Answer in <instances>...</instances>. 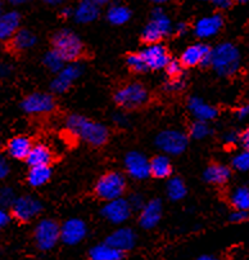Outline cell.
I'll return each mask as SVG.
<instances>
[{
  "mask_svg": "<svg viewBox=\"0 0 249 260\" xmlns=\"http://www.w3.org/2000/svg\"><path fill=\"white\" fill-rule=\"evenodd\" d=\"M66 127L69 133L80 137L84 142L93 147L103 146L109 138V130L104 124L89 120L82 115H69L66 119Z\"/></svg>",
  "mask_w": 249,
  "mask_h": 260,
  "instance_id": "6da1fadb",
  "label": "cell"
},
{
  "mask_svg": "<svg viewBox=\"0 0 249 260\" xmlns=\"http://www.w3.org/2000/svg\"><path fill=\"white\" fill-rule=\"evenodd\" d=\"M241 54L239 48L233 43H221L211 49V66L217 75L233 76L240 69Z\"/></svg>",
  "mask_w": 249,
  "mask_h": 260,
  "instance_id": "7a4b0ae2",
  "label": "cell"
},
{
  "mask_svg": "<svg viewBox=\"0 0 249 260\" xmlns=\"http://www.w3.org/2000/svg\"><path fill=\"white\" fill-rule=\"evenodd\" d=\"M53 50L61 55L64 62H76L84 53V44L72 30L63 28L53 35Z\"/></svg>",
  "mask_w": 249,
  "mask_h": 260,
  "instance_id": "3957f363",
  "label": "cell"
},
{
  "mask_svg": "<svg viewBox=\"0 0 249 260\" xmlns=\"http://www.w3.org/2000/svg\"><path fill=\"white\" fill-rule=\"evenodd\" d=\"M114 102L124 110H136L145 106L149 101L147 88L140 83H129L114 93Z\"/></svg>",
  "mask_w": 249,
  "mask_h": 260,
  "instance_id": "277c9868",
  "label": "cell"
},
{
  "mask_svg": "<svg viewBox=\"0 0 249 260\" xmlns=\"http://www.w3.org/2000/svg\"><path fill=\"white\" fill-rule=\"evenodd\" d=\"M126 191V179L119 172L103 174L95 184V194L105 202L121 199Z\"/></svg>",
  "mask_w": 249,
  "mask_h": 260,
  "instance_id": "5b68a950",
  "label": "cell"
},
{
  "mask_svg": "<svg viewBox=\"0 0 249 260\" xmlns=\"http://www.w3.org/2000/svg\"><path fill=\"white\" fill-rule=\"evenodd\" d=\"M155 146L166 155L179 156L188 148L189 138L184 132L176 129H166L155 137Z\"/></svg>",
  "mask_w": 249,
  "mask_h": 260,
  "instance_id": "8992f818",
  "label": "cell"
},
{
  "mask_svg": "<svg viewBox=\"0 0 249 260\" xmlns=\"http://www.w3.org/2000/svg\"><path fill=\"white\" fill-rule=\"evenodd\" d=\"M33 238L37 249L49 251L61 241V225L53 219H43L35 227Z\"/></svg>",
  "mask_w": 249,
  "mask_h": 260,
  "instance_id": "52a82bcc",
  "label": "cell"
},
{
  "mask_svg": "<svg viewBox=\"0 0 249 260\" xmlns=\"http://www.w3.org/2000/svg\"><path fill=\"white\" fill-rule=\"evenodd\" d=\"M21 108L23 110V112L28 115L50 114L56 108V100L52 94L43 93V91H35L23 98V101L21 102Z\"/></svg>",
  "mask_w": 249,
  "mask_h": 260,
  "instance_id": "ba28073f",
  "label": "cell"
},
{
  "mask_svg": "<svg viewBox=\"0 0 249 260\" xmlns=\"http://www.w3.org/2000/svg\"><path fill=\"white\" fill-rule=\"evenodd\" d=\"M11 209L12 215H13L17 220L27 223V221L35 219L40 213H42L43 204L40 200L35 199L33 196L25 194V196L17 197Z\"/></svg>",
  "mask_w": 249,
  "mask_h": 260,
  "instance_id": "9c48e42d",
  "label": "cell"
},
{
  "mask_svg": "<svg viewBox=\"0 0 249 260\" xmlns=\"http://www.w3.org/2000/svg\"><path fill=\"white\" fill-rule=\"evenodd\" d=\"M84 74V66L78 62H71L68 64H64L63 69L58 72V75L53 79L50 84V89L56 94L66 93L71 85L80 78Z\"/></svg>",
  "mask_w": 249,
  "mask_h": 260,
  "instance_id": "30bf717a",
  "label": "cell"
},
{
  "mask_svg": "<svg viewBox=\"0 0 249 260\" xmlns=\"http://www.w3.org/2000/svg\"><path fill=\"white\" fill-rule=\"evenodd\" d=\"M140 57L144 61L145 66L148 70L158 71V70H163L166 64L169 63L171 57L169 54V50L161 43H155V44H148L144 49L138 52Z\"/></svg>",
  "mask_w": 249,
  "mask_h": 260,
  "instance_id": "8fae6325",
  "label": "cell"
},
{
  "mask_svg": "<svg viewBox=\"0 0 249 260\" xmlns=\"http://www.w3.org/2000/svg\"><path fill=\"white\" fill-rule=\"evenodd\" d=\"M183 67H195L211 66V47L204 43L189 45L181 53L180 61Z\"/></svg>",
  "mask_w": 249,
  "mask_h": 260,
  "instance_id": "7c38bea8",
  "label": "cell"
},
{
  "mask_svg": "<svg viewBox=\"0 0 249 260\" xmlns=\"http://www.w3.org/2000/svg\"><path fill=\"white\" fill-rule=\"evenodd\" d=\"M88 235V225L80 218H71L61 225V241L68 246L82 242Z\"/></svg>",
  "mask_w": 249,
  "mask_h": 260,
  "instance_id": "4fadbf2b",
  "label": "cell"
},
{
  "mask_svg": "<svg viewBox=\"0 0 249 260\" xmlns=\"http://www.w3.org/2000/svg\"><path fill=\"white\" fill-rule=\"evenodd\" d=\"M133 214L128 200L121 197V199L112 200V201L105 202L102 208V215L112 224H122L128 220Z\"/></svg>",
  "mask_w": 249,
  "mask_h": 260,
  "instance_id": "5bb4252c",
  "label": "cell"
},
{
  "mask_svg": "<svg viewBox=\"0 0 249 260\" xmlns=\"http://www.w3.org/2000/svg\"><path fill=\"white\" fill-rule=\"evenodd\" d=\"M124 169L131 178L138 180L147 179L150 175L149 160L144 153L131 151L124 157Z\"/></svg>",
  "mask_w": 249,
  "mask_h": 260,
  "instance_id": "9a60e30c",
  "label": "cell"
},
{
  "mask_svg": "<svg viewBox=\"0 0 249 260\" xmlns=\"http://www.w3.org/2000/svg\"><path fill=\"white\" fill-rule=\"evenodd\" d=\"M163 215V204L159 199L145 202L139 216V224L144 230H152L161 221Z\"/></svg>",
  "mask_w": 249,
  "mask_h": 260,
  "instance_id": "2e32d148",
  "label": "cell"
},
{
  "mask_svg": "<svg viewBox=\"0 0 249 260\" xmlns=\"http://www.w3.org/2000/svg\"><path fill=\"white\" fill-rule=\"evenodd\" d=\"M136 240H138V237H136V233L134 232V230L129 227H121L107 237L105 244H108L109 246L123 254V252L130 251L135 247Z\"/></svg>",
  "mask_w": 249,
  "mask_h": 260,
  "instance_id": "e0dca14e",
  "label": "cell"
},
{
  "mask_svg": "<svg viewBox=\"0 0 249 260\" xmlns=\"http://www.w3.org/2000/svg\"><path fill=\"white\" fill-rule=\"evenodd\" d=\"M224 27V17L219 13L202 17L194 26V32L199 39H211Z\"/></svg>",
  "mask_w": 249,
  "mask_h": 260,
  "instance_id": "ac0fdd59",
  "label": "cell"
},
{
  "mask_svg": "<svg viewBox=\"0 0 249 260\" xmlns=\"http://www.w3.org/2000/svg\"><path fill=\"white\" fill-rule=\"evenodd\" d=\"M188 110L197 119V121L208 122L216 119L219 115V111L215 106L210 105L203 98L197 97V95H193L188 100Z\"/></svg>",
  "mask_w": 249,
  "mask_h": 260,
  "instance_id": "d6986e66",
  "label": "cell"
},
{
  "mask_svg": "<svg viewBox=\"0 0 249 260\" xmlns=\"http://www.w3.org/2000/svg\"><path fill=\"white\" fill-rule=\"evenodd\" d=\"M21 16L17 11L3 12L0 16V42H8L20 30Z\"/></svg>",
  "mask_w": 249,
  "mask_h": 260,
  "instance_id": "ffe728a7",
  "label": "cell"
},
{
  "mask_svg": "<svg viewBox=\"0 0 249 260\" xmlns=\"http://www.w3.org/2000/svg\"><path fill=\"white\" fill-rule=\"evenodd\" d=\"M100 14V7L95 0H84L73 9V18L78 23H90Z\"/></svg>",
  "mask_w": 249,
  "mask_h": 260,
  "instance_id": "44dd1931",
  "label": "cell"
},
{
  "mask_svg": "<svg viewBox=\"0 0 249 260\" xmlns=\"http://www.w3.org/2000/svg\"><path fill=\"white\" fill-rule=\"evenodd\" d=\"M231 177V170L224 164H211L203 173V179L210 184L221 185L225 184Z\"/></svg>",
  "mask_w": 249,
  "mask_h": 260,
  "instance_id": "7402d4cb",
  "label": "cell"
},
{
  "mask_svg": "<svg viewBox=\"0 0 249 260\" xmlns=\"http://www.w3.org/2000/svg\"><path fill=\"white\" fill-rule=\"evenodd\" d=\"M31 147H32V142H31L28 137L17 136L13 137L8 142V144H7V152H8L11 157L16 158V160H26Z\"/></svg>",
  "mask_w": 249,
  "mask_h": 260,
  "instance_id": "603a6c76",
  "label": "cell"
},
{
  "mask_svg": "<svg viewBox=\"0 0 249 260\" xmlns=\"http://www.w3.org/2000/svg\"><path fill=\"white\" fill-rule=\"evenodd\" d=\"M53 158V153L48 146L43 143L32 144L28 156L26 157V162L31 166H44L50 165Z\"/></svg>",
  "mask_w": 249,
  "mask_h": 260,
  "instance_id": "cb8c5ba5",
  "label": "cell"
},
{
  "mask_svg": "<svg viewBox=\"0 0 249 260\" xmlns=\"http://www.w3.org/2000/svg\"><path fill=\"white\" fill-rule=\"evenodd\" d=\"M150 175L158 179H166L172 174V164L170 158L164 155L154 156L149 161Z\"/></svg>",
  "mask_w": 249,
  "mask_h": 260,
  "instance_id": "d4e9b609",
  "label": "cell"
},
{
  "mask_svg": "<svg viewBox=\"0 0 249 260\" xmlns=\"http://www.w3.org/2000/svg\"><path fill=\"white\" fill-rule=\"evenodd\" d=\"M36 44V36L27 28H20L11 39L12 49L16 52H23Z\"/></svg>",
  "mask_w": 249,
  "mask_h": 260,
  "instance_id": "484cf974",
  "label": "cell"
},
{
  "mask_svg": "<svg viewBox=\"0 0 249 260\" xmlns=\"http://www.w3.org/2000/svg\"><path fill=\"white\" fill-rule=\"evenodd\" d=\"M89 257L90 260H122L123 254L104 242L93 246L89 251Z\"/></svg>",
  "mask_w": 249,
  "mask_h": 260,
  "instance_id": "4316f807",
  "label": "cell"
},
{
  "mask_svg": "<svg viewBox=\"0 0 249 260\" xmlns=\"http://www.w3.org/2000/svg\"><path fill=\"white\" fill-rule=\"evenodd\" d=\"M50 178H52L50 166H31L27 174V182L31 187H42L49 182Z\"/></svg>",
  "mask_w": 249,
  "mask_h": 260,
  "instance_id": "83f0119b",
  "label": "cell"
},
{
  "mask_svg": "<svg viewBox=\"0 0 249 260\" xmlns=\"http://www.w3.org/2000/svg\"><path fill=\"white\" fill-rule=\"evenodd\" d=\"M150 22H153L158 28H159V31L162 32L163 38L171 35L172 31H174V26H172L170 17L167 16L166 12H164L161 7L153 9L152 16H150Z\"/></svg>",
  "mask_w": 249,
  "mask_h": 260,
  "instance_id": "f1b7e54d",
  "label": "cell"
},
{
  "mask_svg": "<svg viewBox=\"0 0 249 260\" xmlns=\"http://www.w3.org/2000/svg\"><path fill=\"white\" fill-rule=\"evenodd\" d=\"M107 18L112 25H124L131 18V11L122 4H113L107 11Z\"/></svg>",
  "mask_w": 249,
  "mask_h": 260,
  "instance_id": "f546056e",
  "label": "cell"
},
{
  "mask_svg": "<svg viewBox=\"0 0 249 260\" xmlns=\"http://www.w3.org/2000/svg\"><path fill=\"white\" fill-rule=\"evenodd\" d=\"M166 192L171 201H180V200H183L186 196L188 188H186L185 182L181 178L172 177L167 182Z\"/></svg>",
  "mask_w": 249,
  "mask_h": 260,
  "instance_id": "4dcf8cb0",
  "label": "cell"
},
{
  "mask_svg": "<svg viewBox=\"0 0 249 260\" xmlns=\"http://www.w3.org/2000/svg\"><path fill=\"white\" fill-rule=\"evenodd\" d=\"M230 204L236 209V210L248 211L249 209V189L245 185L236 187L235 189L230 192L229 194Z\"/></svg>",
  "mask_w": 249,
  "mask_h": 260,
  "instance_id": "1f68e13d",
  "label": "cell"
},
{
  "mask_svg": "<svg viewBox=\"0 0 249 260\" xmlns=\"http://www.w3.org/2000/svg\"><path fill=\"white\" fill-rule=\"evenodd\" d=\"M43 63H44V66L47 67L49 71L58 74V72L64 67L66 62L61 58V55H59L58 53L54 52V50L52 49L49 50V52L45 53L44 58H43Z\"/></svg>",
  "mask_w": 249,
  "mask_h": 260,
  "instance_id": "d6a6232c",
  "label": "cell"
},
{
  "mask_svg": "<svg viewBox=\"0 0 249 260\" xmlns=\"http://www.w3.org/2000/svg\"><path fill=\"white\" fill-rule=\"evenodd\" d=\"M141 38H143V40H144L145 43H148V44H155V43H159L163 39V35H162V32L159 31V28L149 21V22L145 25L143 32H141Z\"/></svg>",
  "mask_w": 249,
  "mask_h": 260,
  "instance_id": "836d02e7",
  "label": "cell"
},
{
  "mask_svg": "<svg viewBox=\"0 0 249 260\" xmlns=\"http://www.w3.org/2000/svg\"><path fill=\"white\" fill-rule=\"evenodd\" d=\"M211 133H212V129H211L208 122L197 121V120L190 125V130H189L191 138L198 139V141L207 138Z\"/></svg>",
  "mask_w": 249,
  "mask_h": 260,
  "instance_id": "e575fe53",
  "label": "cell"
},
{
  "mask_svg": "<svg viewBox=\"0 0 249 260\" xmlns=\"http://www.w3.org/2000/svg\"><path fill=\"white\" fill-rule=\"evenodd\" d=\"M231 165L238 172H246L249 169V152L248 151H240L236 153L231 160Z\"/></svg>",
  "mask_w": 249,
  "mask_h": 260,
  "instance_id": "d590c367",
  "label": "cell"
},
{
  "mask_svg": "<svg viewBox=\"0 0 249 260\" xmlns=\"http://www.w3.org/2000/svg\"><path fill=\"white\" fill-rule=\"evenodd\" d=\"M126 63H128V66L130 67L133 71L139 72V74L148 71L144 61H143V58H141L139 53H131V54H129L128 58H126Z\"/></svg>",
  "mask_w": 249,
  "mask_h": 260,
  "instance_id": "8d00e7d4",
  "label": "cell"
},
{
  "mask_svg": "<svg viewBox=\"0 0 249 260\" xmlns=\"http://www.w3.org/2000/svg\"><path fill=\"white\" fill-rule=\"evenodd\" d=\"M16 192L11 187H4L0 189V209L12 208L13 202L16 201Z\"/></svg>",
  "mask_w": 249,
  "mask_h": 260,
  "instance_id": "74e56055",
  "label": "cell"
},
{
  "mask_svg": "<svg viewBox=\"0 0 249 260\" xmlns=\"http://www.w3.org/2000/svg\"><path fill=\"white\" fill-rule=\"evenodd\" d=\"M183 69L181 63L176 59H170L169 63L166 64L164 70H166V74L170 79H177L183 76Z\"/></svg>",
  "mask_w": 249,
  "mask_h": 260,
  "instance_id": "f35d334b",
  "label": "cell"
},
{
  "mask_svg": "<svg viewBox=\"0 0 249 260\" xmlns=\"http://www.w3.org/2000/svg\"><path fill=\"white\" fill-rule=\"evenodd\" d=\"M186 86V81L184 78H177V79H169L166 84H164V90L169 93H179V91L184 90Z\"/></svg>",
  "mask_w": 249,
  "mask_h": 260,
  "instance_id": "ab89813d",
  "label": "cell"
},
{
  "mask_svg": "<svg viewBox=\"0 0 249 260\" xmlns=\"http://www.w3.org/2000/svg\"><path fill=\"white\" fill-rule=\"evenodd\" d=\"M128 202L129 205H130L131 210H141L143 209V206H144V199H143V196L139 193H133L130 197L128 199Z\"/></svg>",
  "mask_w": 249,
  "mask_h": 260,
  "instance_id": "60d3db41",
  "label": "cell"
},
{
  "mask_svg": "<svg viewBox=\"0 0 249 260\" xmlns=\"http://www.w3.org/2000/svg\"><path fill=\"white\" fill-rule=\"evenodd\" d=\"M246 220H248V211L235 210L230 214V221H233V223H243Z\"/></svg>",
  "mask_w": 249,
  "mask_h": 260,
  "instance_id": "b9f144b4",
  "label": "cell"
},
{
  "mask_svg": "<svg viewBox=\"0 0 249 260\" xmlns=\"http://www.w3.org/2000/svg\"><path fill=\"white\" fill-rule=\"evenodd\" d=\"M9 164L3 156H0V179H4V178L8 177L9 174Z\"/></svg>",
  "mask_w": 249,
  "mask_h": 260,
  "instance_id": "7bdbcfd3",
  "label": "cell"
},
{
  "mask_svg": "<svg viewBox=\"0 0 249 260\" xmlns=\"http://www.w3.org/2000/svg\"><path fill=\"white\" fill-rule=\"evenodd\" d=\"M224 141L229 146H234V144L239 143V134L236 132H229L224 136Z\"/></svg>",
  "mask_w": 249,
  "mask_h": 260,
  "instance_id": "ee69618b",
  "label": "cell"
},
{
  "mask_svg": "<svg viewBox=\"0 0 249 260\" xmlns=\"http://www.w3.org/2000/svg\"><path fill=\"white\" fill-rule=\"evenodd\" d=\"M239 143L243 146L244 151H248L249 148V129H245L239 134Z\"/></svg>",
  "mask_w": 249,
  "mask_h": 260,
  "instance_id": "f6af8a7d",
  "label": "cell"
},
{
  "mask_svg": "<svg viewBox=\"0 0 249 260\" xmlns=\"http://www.w3.org/2000/svg\"><path fill=\"white\" fill-rule=\"evenodd\" d=\"M212 4L219 11H225V9H229L230 7L233 6V2H230V0H213Z\"/></svg>",
  "mask_w": 249,
  "mask_h": 260,
  "instance_id": "bcb514c9",
  "label": "cell"
},
{
  "mask_svg": "<svg viewBox=\"0 0 249 260\" xmlns=\"http://www.w3.org/2000/svg\"><path fill=\"white\" fill-rule=\"evenodd\" d=\"M113 121L116 122L118 126H126V125L129 124L128 116H126L124 114H121V112H119V114H114L113 115Z\"/></svg>",
  "mask_w": 249,
  "mask_h": 260,
  "instance_id": "7dc6e473",
  "label": "cell"
},
{
  "mask_svg": "<svg viewBox=\"0 0 249 260\" xmlns=\"http://www.w3.org/2000/svg\"><path fill=\"white\" fill-rule=\"evenodd\" d=\"M189 30V26L186 25L185 22H179L176 26L174 27V31L172 32H176L177 35H185Z\"/></svg>",
  "mask_w": 249,
  "mask_h": 260,
  "instance_id": "c3c4849f",
  "label": "cell"
},
{
  "mask_svg": "<svg viewBox=\"0 0 249 260\" xmlns=\"http://www.w3.org/2000/svg\"><path fill=\"white\" fill-rule=\"evenodd\" d=\"M248 114H249V106L248 105H241L240 107L238 108V111H236V116H238L239 120L246 119Z\"/></svg>",
  "mask_w": 249,
  "mask_h": 260,
  "instance_id": "681fc988",
  "label": "cell"
},
{
  "mask_svg": "<svg viewBox=\"0 0 249 260\" xmlns=\"http://www.w3.org/2000/svg\"><path fill=\"white\" fill-rule=\"evenodd\" d=\"M9 220H11V216H9V214L7 213L4 209H0V228L6 227V225L9 223Z\"/></svg>",
  "mask_w": 249,
  "mask_h": 260,
  "instance_id": "f907efd6",
  "label": "cell"
},
{
  "mask_svg": "<svg viewBox=\"0 0 249 260\" xmlns=\"http://www.w3.org/2000/svg\"><path fill=\"white\" fill-rule=\"evenodd\" d=\"M12 74V66L8 63L0 64V78H7Z\"/></svg>",
  "mask_w": 249,
  "mask_h": 260,
  "instance_id": "816d5d0a",
  "label": "cell"
},
{
  "mask_svg": "<svg viewBox=\"0 0 249 260\" xmlns=\"http://www.w3.org/2000/svg\"><path fill=\"white\" fill-rule=\"evenodd\" d=\"M61 16L64 17V18H68V17L73 16V9L69 8V7H64L61 11Z\"/></svg>",
  "mask_w": 249,
  "mask_h": 260,
  "instance_id": "f5cc1de1",
  "label": "cell"
},
{
  "mask_svg": "<svg viewBox=\"0 0 249 260\" xmlns=\"http://www.w3.org/2000/svg\"><path fill=\"white\" fill-rule=\"evenodd\" d=\"M197 260H220V259L216 256H213V255H202V256L198 257Z\"/></svg>",
  "mask_w": 249,
  "mask_h": 260,
  "instance_id": "db71d44e",
  "label": "cell"
},
{
  "mask_svg": "<svg viewBox=\"0 0 249 260\" xmlns=\"http://www.w3.org/2000/svg\"><path fill=\"white\" fill-rule=\"evenodd\" d=\"M2 14H3V4L0 3V16H2Z\"/></svg>",
  "mask_w": 249,
  "mask_h": 260,
  "instance_id": "11a10c76",
  "label": "cell"
}]
</instances>
